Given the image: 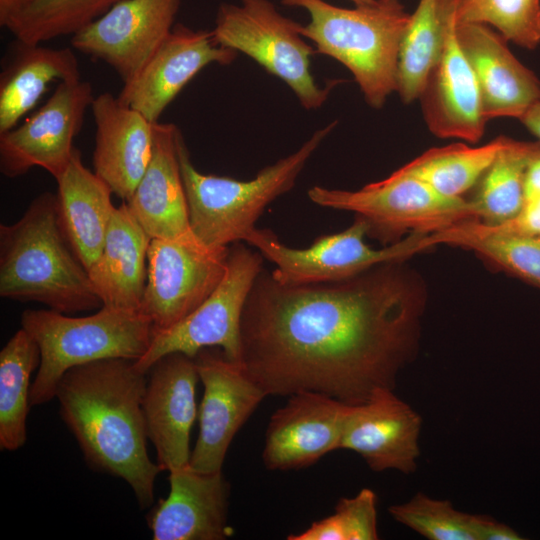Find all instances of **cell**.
I'll return each mask as SVG.
<instances>
[{"label": "cell", "mask_w": 540, "mask_h": 540, "mask_svg": "<svg viewBox=\"0 0 540 540\" xmlns=\"http://www.w3.org/2000/svg\"><path fill=\"white\" fill-rule=\"evenodd\" d=\"M404 261L339 282L286 285L263 269L241 321V366L268 395L310 391L356 405L394 389L418 351L427 305Z\"/></svg>", "instance_id": "6da1fadb"}, {"label": "cell", "mask_w": 540, "mask_h": 540, "mask_svg": "<svg viewBox=\"0 0 540 540\" xmlns=\"http://www.w3.org/2000/svg\"><path fill=\"white\" fill-rule=\"evenodd\" d=\"M147 373L134 361L108 358L75 366L60 379V415L87 463L125 480L141 508L154 500L161 468L147 452L143 397Z\"/></svg>", "instance_id": "7a4b0ae2"}, {"label": "cell", "mask_w": 540, "mask_h": 540, "mask_svg": "<svg viewBox=\"0 0 540 540\" xmlns=\"http://www.w3.org/2000/svg\"><path fill=\"white\" fill-rule=\"evenodd\" d=\"M0 296L68 315L103 306L63 232L56 194L38 195L18 221L0 225Z\"/></svg>", "instance_id": "3957f363"}, {"label": "cell", "mask_w": 540, "mask_h": 540, "mask_svg": "<svg viewBox=\"0 0 540 540\" xmlns=\"http://www.w3.org/2000/svg\"><path fill=\"white\" fill-rule=\"evenodd\" d=\"M307 11L310 21L299 27L316 53L343 64L353 75L365 101L375 109L396 92L399 50L411 14L402 0H375L342 8L324 0H281Z\"/></svg>", "instance_id": "277c9868"}, {"label": "cell", "mask_w": 540, "mask_h": 540, "mask_svg": "<svg viewBox=\"0 0 540 540\" xmlns=\"http://www.w3.org/2000/svg\"><path fill=\"white\" fill-rule=\"evenodd\" d=\"M336 125L333 121L316 130L297 151L244 181L198 171L181 136L180 170L196 237L209 247L245 242L266 206L294 187L307 161Z\"/></svg>", "instance_id": "5b68a950"}, {"label": "cell", "mask_w": 540, "mask_h": 540, "mask_svg": "<svg viewBox=\"0 0 540 540\" xmlns=\"http://www.w3.org/2000/svg\"><path fill=\"white\" fill-rule=\"evenodd\" d=\"M21 327L41 353L30 390L31 406L53 399L60 379L75 366L108 358L140 359L155 334L152 322L140 310L106 306L83 317L28 309L21 315Z\"/></svg>", "instance_id": "8992f818"}, {"label": "cell", "mask_w": 540, "mask_h": 540, "mask_svg": "<svg viewBox=\"0 0 540 540\" xmlns=\"http://www.w3.org/2000/svg\"><path fill=\"white\" fill-rule=\"evenodd\" d=\"M308 197L319 206L354 213L367 224V236L384 246L404 235L430 234L478 219L472 200L445 197L400 169L358 190L313 186Z\"/></svg>", "instance_id": "52a82bcc"}, {"label": "cell", "mask_w": 540, "mask_h": 540, "mask_svg": "<svg viewBox=\"0 0 540 540\" xmlns=\"http://www.w3.org/2000/svg\"><path fill=\"white\" fill-rule=\"evenodd\" d=\"M299 27L270 0H240L239 4L219 5L211 32L217 44L252 58L287 84L303 108L315 110L343 80L318 85L310 69L316 51L303 39Z\"/></svg>", "instance_id": "ba28073f"}, {"label": "cell", "mask_w": 540, "mask_h": 540, "mask_svg": "<svg viewBox=\"0 0 540 540\" xmlns=\"http://www.w3.org/2000/svg\"><path fill=\"white\" fill-rule=\"evenodd\" d=\"M367 224L355 216L345 230L317 237L307 248L283 244L268 229L255 228L245 242L275 265L272 277L281 284L302 285L339 282L380 264L408 260L431 248L427 234H410L400 241L375 249L365 243Z\"/></svg>", "instance_id": "9c48e42d"}, {"label": "cell", "mask_w": 540, "mask_h": 540, "mask_svg": "<svg viewBox=\"0 0 540 540\" xmlns=\"http://www.w3.org/2000/svg\"><path fill=\"white\" fill-rule=\"evenodd\" d=\"M263 256L241 242L229 246L227 269L216 289L191 314L174 326L155 332L147 352L134 361L148 373L161 357L175 352L189 357L208 347H219L231 361L241 362V321Z\"/></svg>", "instance_id": "30bf717a"}, {"label": "cell", "mask_w": 540, "mask_h": 540, "mask_svg": "<svg viewBox=\"0 0 540 540\" xmlns=\"http://www.w3.org/2000/svg\"><path fill=\"white\" fill-rule=\"evenodd\" d=\"M229 247H209L196 236L150 241L140 310L155 332L191 314L220 284Z\"/></svg>", "instance_id": "8fae6325"}, {"label": "cell", "mask_w": 540, "mask_h": 540, "mask_svg": "<svg viewBox=\"0 0 540 540\" xmlns=\"http://www.w3.org/2000/svg\"><path fill=\"white\" fill-rule=\"evenodd\" d=\"M90 82H59L47 101L23 123L0 133V171L9 178L34 167L55 180L66 169L87 110L94 99Z\"/></svg>", "instance_id": "7c38bea8"}, {"label": "cell", "mask_w": 540, "mask_h": 540, "mask_svg": "<svg viewBox=\"0 0 540 540\" xmlns=\"http://www.w3.org/2000/svg\"><path fill=\"white\" fill-rule=\"evenodd\" d=\"M181 0H121L71 36V46L134 80L175 26Z\"/></svg>", "instance_id": "4fadbf2b"}, {"label": "cell", "mask_w": 540, "mask_h": 540, "mask_svg": "<svg viewBox=\"0 0 540 540\" xmlns=\"http://www.w3.org/2000/svg\"><path fill=\"white\" fill-rule=\"evenodd\" d=\"M194 359L204 393L189 465L198 472L215 473L222 471L234 436L267 395L241 364L223 353L203 349Z\"/></svg>", "instance_id": "5bb4252c"}, {"label": "cell", "mask_w": 540, "mask_h": 540, "mask_svg": "<svg viewBox=\"0 0 540 540\" xmlns=\"http://www.w3.org/2000/svg\"><path fill=\"white\" fill-rule=\"evenodd\" d=\"M458 1L439 0L443 44L419 100L432 134L474 144L483 137L487 120L474 71L457 37Z\"/></svg>", "instance_id": "9a60e30c"}, {"label": "cell", "mask_w": 540, "mask_h": 540, "mask_svg": "<svg viewBox=\"0 0 540 540\" xmlns=\"http://www.w3.org/2000/svg\"><path fill=\"white\" fill-rule=\"evenodd\" d=\"M148 372L143 397L147 437L156 449L157 464L162 471L170 472L190 461L199 374L195 359L180 352L161 357Z\"/></svg>", "instance_id": "2e32d148"}, {"label": "cell", "mask_w": 540, "mask_h": 540, "mask_svg": "<svg viewBox=\"0 0 540 540\" xmlns=\"http://www.w3.org/2000/svg\"><path fill=\"white\" fill-rule=\"evenodd\" d=\"M351 405L310 391L290 395L271 416L262 460L269 470H294L340 449Z\"/></svg>", "instance_id": "e0dca14e"}, {"label": "cell", "mask_w": 540, "mask_h": 540, "mask_svg": "<svg viewBox=\"0 0 540 540\" xmlns=\"http://www.w3.org/2000/svg\"><path fill=\"white\" fill-rule=\"evenodd\" d=\"M237 52L217 44L211 31L174 26L139 75L123 84L119 100L152 122L206 66L232 63Z\"/></svg>", "instance_id": "ac0fdd59"}, {"label": "cell", "mask_w": 540, "mask_h": 540, "mask_svg": "<svg viewBox=\"0 0 540 540\" xmlns=\"http://www.w3.org/2000/svg\"><path fill=\"white\" fill-rule=\"evenodd\" d=\"M421 427L422 418L410 405L393 389L381 388L351 405L340 449L359 454L375 472L410 474L417 468Z\"/></svg>", "instance_id": "d6986e66"}, {"label": "cell", "mask_w": 540, "mask_h": 540, "mask_svg": "<svg viewBox=\"0 0 540 540\" xmlns=\"http://www.w3.org/2000/svg\"><path fill=\"white\" fill-rule=\"evenodd\" d=\"M96 126L93 168L113 194L128 201L153 156L157 122L104 92L90 107Z\"/></svg>", "instance_id": "ffe728a7"}, {"label": "cell", "mask_w": 540, "mask_h": 540, "mask_svg": "<svg viewBox=\"0 0 540 540\" xmlns=\"http://www.w3.org/2000/svg\"><path fill=\"white\" fill-rule=\"evenodd\" d=\"M170 492L147 516L154 540H223L228 526L230 485L222 471L187 466L169 472Z\"/></svg>", "instance_id": "44dd1931"}, {"label": "cell", "mask_w": 540, "mask_h": 540, "mask_svg": "<svg viewBox=\"0 0 540 540\" xmlns=\"http://www.w3.org/2000/svg\"><path fill=\"white\" fill-rule=\"evenodd\" d=\"M457 37L474 71L485 119H519L540 101V81L490 26L457 23Z\"/></svg>", "instance_id": "7402d4cb"}, {"label": "cell", "mask_w": 540, "mask_h": 540, "mask_svg": "<svg viewBox=\"0 0 540 540\" xmlns=\"http://www.w3.org/2000/svg\"><path fill=\"white\" fill-rule=\"evenodd\" d=\"M182 136L173 123H156L152 159L128 201H125L151 239L196 236L190 225L181 176L178 145Z\"/></svg>", "instance_id": "603a6c76"}, {"label": "cell", "mask_w": 540, "mask_h": 540, "mask_svg": "<svg viewBox=\"0 0 540 540\" xmlns=\"http://www.w3.org/2000/svg\"><path fill=\"white\" fill-rule=\"evenodd\" d=\"M150 241L123 201L113 212L99 257L88 269L103 306L140 310Z\"/></svg>", "instance_id": "cb8c5ba5"}, {"label": "cell", "mask_w": 540, "mask_h": 540, "mask_svg": "<svg viewBox=\"0 0 540 540\" xmlns=\"http://www.w3.org/2000/svg\"><path fill=\"white\" fill-rule=\"evenodd\" d=\"M58 215L75 254L88 270L99 257L116 206L108 185L82 162L75 148L56 179Z\"/></svg>", "instance_id": "d4e9b609"}, {"label": "cell", "mask_w": 540, "mask_h": 540, "mask_svg": "<svg viewBox=\"0 0 540 540\" xmlns=\"http://www.w3.org/2000/svg\"><path fill=\"white\" fill-rule=\"evenodd\" d=\"M80 78L73 48L17 41L0 74V133L19 124L52 82Z\"/></svg>", "instance_id": "484cf974"}, {"label": "cell", "mask_w": 540, "mask_h": 540, "mask_svg": "<svg viewBox=\"0 0 540 540\" xmlns=\"http://www.w3.org/2000/svg\"><path fill=\"white\" fill-rule=\"evenodd\" d=\"M430 244L470 250L489 264L540 289V235L506 233L478 219L428 234Z\"/></svg>", "instance_id": "4316f807"}, {"label": "cell", "mask_w": 540, "mask_h": 540, "mask_svg": "<svg viewBox=\"0 0 540 540\" xmlns=\"http://www.w3.org/2000/svg\"><path fill=\"white\" fill-rule=\"evenodd\" d=\"M41 361L36 341L21 327L0 351V448L14 451L27 439L30 377Z\"/></svg>", "instance_id": "83f0119b"}, {"label": "cell", "mask_w": 540, "mask_h": 540, "mask_svg": "<svg viewBox=\"0 0 540 540\" xmlns=\"http://www.w3.org/2000/svg\"><path fill=\"white\" fill-rule=\"evenodd\" d=\"M508 140L509 137L502 135L479 147L454 143L432 148L399 169L445 197L463 198V194L479 182Z\"/></svg>", "instance_id": "f1b7e54d"}, {"label": "cell", "mask_w": 540, "mask_h": 540, "mask_svg": "<svg viewBox=\"0 0 540 540\" xmlns=\"http://www.w3.org/2000/svg\"><path fill=\"white\" fill-rule=\"evenodd\" d=\"M539 148L540 141L509 138L479 180L476 196L471 199L479 221L497 225L519 213L525 201L526 170Z\"/></svg>", "instance_id": "f546056e"}, {"label": "cell", "mask_w": 540, "mask_h": 540, "mask_svg": "<svg viewBox=\"0 0 540 540\" xmlns=\"http://www.w3.org/2000/svg\"><path fill=\"white\" fill-rule=\"evenodd\" d=\"M443 22L439 0H419L403 35L396 92L405 104L419 97L441 53Z\"/></svg>", "instance_id": "4dcf8cb0"}, {"label": "cell", "mask_w": 540, "mask_h": 540, "mask_svg": "<svg viewBox=\"0 0 540 540\" xmlns=\"http://www.w3.org/2000/svg\"><path fill=\"white\" fill-rule=\"evenodd\" d=\"M121 0H29L5 27L31 44L72 36Z\"/></svg>", "instance_id": "1f68e13d"}, {"label": "cell", "mask_w": 540, "mask_h": 540, "mask_svg": "<svg viewBox=\"0 0 540 540\" xmlns=\"http://www.w3.org/2000/svg\"><path fill=\"white\" fill-rule=\"evenodd\" d=\"M456 22L494 27L507 41L534 49L540 43V0H459Z\"/></svg>", "instance_id": "d6a6232c"}, {"label": "cell", "mask_w": 540, "mask_h": 540, "mask_svg": "<svg viewBox=\"0 0 540 540\" xmlns=\"http://www.w3.org/2000/svg\"><path fill=\"white\" fill-rule=\"evenodd\" d=\"M394 520L429 540H476L474 514L455 509L448 500L417 493L388 508Z\"/></svg>", "instance_id": "836d02e7"}, {"label": "cell", "mask_w": 540, "mask_h": 540, "mask_svg": "<svg viewBox=\"0 0 540 540\" xmlns=\"http://www.w3.org/2000/svg\"><path fill=\"white\" fill-rule=\"evenodd\" d=\"M288 540H376L377 496L369 488L361 489L353 497L341 498L334 513L312 523Z\"/></svg>", "instance_id": "e575fe53"}, {"label": "cell", "mask_w": 540, "mask_h": 540, "mask_svg": "<svg viewBox=\"0 0 540 540\" xmlns=\"http://www.w3.org/2000/svg\"><path fill=\"white\" fill-rule=\"evenodd\" d=\"M489 226L506 233L540 235V194L525 199L523 207L512 219Z\"/></svg>", "instance_id": "d590c367"}, {"label": "cell", "mask_w": 540, "mask_h": 540, "mask_svg": "<svg viewBox=\"0 0 540 540\" xmlns=\"http://www.w3.org/2000/svg\"><path fill=\"white\" fill-rule=\"evenodd\" d=\"M474 532L476 540H522L516 530L487 515L474 514Z\"/></svg>", "instance_id": "8d00e7d4"}, {"label": "cell", "mask_w": 540, "mask_h": 540, "mask_svg": "<svg viewBox=\"0 0 540 540\" xmlns=\"http://www.w3.org/2000/svg\"><path fill=\"white\" fill-rule=\"evenodd\" d=\"M525 199L540 194V148L531 158L524 182Z\"/></svg>", "instance_id": "74e56055"}, {"label": "cell", "mask_w": 540, "mask_h": 540, "mask_svg": "<svg viewBox=\"0 0 540 540\" xmlns=\"http://www.w3.org/2000/svg\"><path fill=\"white\" fill-rule=\"evenodd\" d=\"M28 2L29 0H0V25L5 28Z\"/></svg>", "instance_id": "f35d334b"}, {"label": "cell", "mask_w": 540, "mask_h": 540, "mask_svg": "<svg viewBox=\"0 0 540 540\" xmlns=\"http://www.w3.org/2000/svg\"><path fill=\"white\" fill-rule=\"evenodd\" d=\"M519 120L540 141V101L532 105Z\"/></svg>", "instance_id": "ab89813d"}, {"label": "cell", "mask_w": 540, "mask_h": 540, "mask_svg": "<svg viewBox=\"0 0 540 540\" xmlns=\"http://www.w3.org/2000/svg\"><path fill=\"white\" fill-rule=\"evenodd\" d=\"M350 1H352L355 4V6H360V5L370 4L374 2L375 0H350Z\"/></svg>", "instance_id": "60d3db41"}]
</instances>
